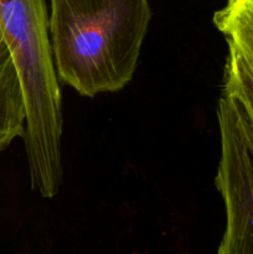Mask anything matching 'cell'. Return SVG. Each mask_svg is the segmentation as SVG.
I'll return each mask as SVG.
<instances>
[{
    "label": "cell",
    "instance_id": "obj_1",
    "mask_svg": "<svg viewBox=\"0 0 253 254\" xmlns=\"http://www.w3.org/2000/svg\"><path fill=\"white\" fill-rule=\"evenodd\" d=\"M150 19L149 0H50L59 81L88 98L122 91L135 73Z\"/></svg>",
    "mask_w": 253,
    "mask_h": 254
},
{
    "label": "cell",
    "instance_id": "obj_2",
    "mask_svg": "<svg viewBox=\"0 0 253 254\" xmlns=\"http://www.w3.org/2000/svg\"><path fill=\"white\" fill-rule=\"evenodd\" d=\"M217 121L220 160L215 185L225 206L226 227L216 254H253V123L223 93Z\"/></svg>",
    "mask_w": 253,
    "mask_h": 254
},
{
    "label": "cell",
    "instance_id": "obj_4",
    "mask_svg": "<svg viewBox=\"0 0 253 254\" xmlns=\"http://www.w3.org/2000/svg\"><path fill=\"white\" fill-rule=\"evenodd\" d=\"M213 24L227 44L253 61V0H226L213 14Z\"/></svg>",
    "mask_w": 253,
    "mask_h": 254
},
{
    "label": "cell",
    "instance_id": "obj_3",
    "mask_svg": "<svg viewBox=\"0 0 253 254\" xmlns=\"http://www.w3.org/2000/svg\"><path fill=\"white\" fill-rule=\"evenodd\" d=\"M26 106L11 52L0 30V153L16 138H24Z\"/></svg>",
    "mask_w": 253,
    "mask_h": 254
},
{
    "label": "cell",
    "instance_id": "obj_5",
    "mask_svg": "<svg viewBox=\"0 0 253 254\" xmlns=\"http://www.w3.org/2000/svg\"><path fill=\"white\" fill-rule=\"evenodd\" d=\"M227 46L221 93L235 99L253 123V61L233 45Z\"/></svg>",
    "mask_w": 253,
    "mask_h": 254
}]
</instances>
